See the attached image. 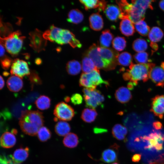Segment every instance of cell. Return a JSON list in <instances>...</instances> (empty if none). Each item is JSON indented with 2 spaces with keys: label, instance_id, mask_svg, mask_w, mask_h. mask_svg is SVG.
<instances>
[{
  "label": "cell",
  "instance_id": "b9f144b4",
  "mask_svg": "<svg viewBox=\"0 0 164 164\" xmlns=\"http://www.w3.org/2000/svg\"><path fill=\"white\" fill-rule=\"evenodd\" d=\"M29 77V80L32 84H41V80L36 71H31Z\"/></svg>",
  "mask_w": 164,
  "mask_h": 164
},
{
  "label": "cell",
  "instance_id": "277c9868",
  "mask_svg": "<svg viewBox=\"0 0 164 164\" xmlns=\"http://www.w3.org/2000/svg\"><path fill=\"white\" fill-rule=\"evenodd\" d=\"M21 35L20 31L17 30L11 33L7 36L1 37V43L12 55H17L22 48L25 37Z\"/></svg>",
  "mask_w": 164,
  "mask_h": 164
},
{
  "label": "cell",
  "instance_id": "60d3db41",
  "mask_svg": "<svg viewBox=\"0 0 164 164\" xmlns=\"http://www.w3.org/2000/svg\"><path fill=\"white\" fill-rule=\"evenodd\" d=\"M135 61L139 64H146L151 62L149 59L148 53L145 52H138L133 56Z\"/></svg>",
  "mask_w": 164,
  "mask_h": 164
},
{
  "label": "cell",
  "instance_id": "ee69618b",
  "mask_svg": "<svg viewBox=\"0 0 164 164\" xmlns=\"http://www.w3.org/2000/svg\"><path fill=\"white\" fill-rule=\"evenodd\" d=\"M1 62L2 68L4 70H7L9 68L12 61L10 58L5 56L1 58Z\"/></svg>",
  "mask_w": 164,
  "mask_h": 164
},
{
  "label": "cell",
  "instance_id": "ba28073f",
  "mask_svg": "<svg viewBox=\"0 0 164 164\" xmlns=\"http://www.w3.org/2000/svg\"><path fill=\"white\" fill-rule=\"evenodd\" d=\"M97 51L107 65L109 70L114 69L117 64V58L119 54L118 53L111 48L98 46Z\"/></svg>",
  "mask_w": 164,
  "mask_h": 164
},
{
  "label": "cell",
  "instance_id": "5b68a950",
  "mask_svg": "<svg viewBox=\"0 0 164 164\" xmlns=\"http://www.w3.org/2000/svg\"><path fill=\"white\" fill-rule=\"evenodd\" d=\"M153 0H133L129 14V19L134 24L144 20L146 10L153 9L152 3Z\"/></svg>",
  "mask_w": 164,
  "mask_h": 164
},
{
  "label": "cell",
  "instance_id": "7c38bea8",
  "mask_svg": "<svg viewBox=\"0 0 164 164\" xmlns=\"http://www.w3.org/2000/svg\"><path fill=\"white\" fill-rule=\"evenodd\" d=\"M10 72L12 75L21 78L26 76H29L31 73L27 63L19 59L12 61Z\"/></svg>",
  "mask_w": 164,
  "mask_h": 164
},
{
  "label": "cell",
  "instance_id": "bcb514c9",
  "mask_svg": "<svg viewBox=\"0 0 164 164\" xmlns=\"http://www.w3.org/2000/svg\"><path fill=\"white\" fill-rule=\"evenodd\" d=\"M141 155L139 154H136L133 155L132 158V162H138L141 159Z\"/></svg>",
  "mask_w": 164,
  "mask_h": 164
},
{
  "label": "cell",
  "instance_id": "52a82bcc",
  "mask_svg": "<svg viewBox=\"0 0 164 164\" xmlns=\"http://www.w3.org/2000/svg\"><path fill=\"white\" fill-rule=\"evenodd\" d=\"M83 92L86 107L94 109L100 106L103 107L104 98L100 91L96 89L84 88Z\"/></svg>",
  "mask_w": 164,
  "mask_h": 164
},
{
  "label": "cell",
  "instance_id": "9f6ffc18",
  "mask_svg": "<svg viewBox=\"0 0 164 164\" xmlns=\"http://www.w3.org/2000/svg\"><path fill=\"white\" fill-rule=\"evenodd\" d=\"M111 164H119V163L117 162H114L113 163H111Z\"/></svg>",
  "mask_w": 164,
  "mask_h": 164
},
{
  "label": "cell",
  "instance_id": "6da1fadb",
  "mask_svg": "<svg viewBox=\"0 0 164 164\" xmlns=\"http://www.w3.org/2000/svg\"><path fill=\"white\" fill-rule=\"evenodd\" d=\"M42 112L38 111L25 110L22 112L19 118V125L22 131L31 136L37 134L39 129L44 124Z\"/></svg>",
  "mask_w": 164,
  "mask_h": 164
},
{
  "label": "cell",
  "instance_id": "5bb4252c",
  "mask_svg": "<svg viewBox=\"0 0 164 164\" xmlns=\"http://www.w3.org/2000/svg\"><path fill=\"white\" fill-rule=\"evenodd\" d=\"M149 78L157 86L162 87L164 86V62L160 66L153 67L149 74Z\"/></svg>",
  "mask_w": 164,
  "mask_h": 164
},
{
  "label": "cell",
  "instance_id": "74e56055",
  "mask_svg": "<svg viewBox=\"0 0 164 164\" xmlns=\"http://www.w3.org/2000/svg\"><path fill=\"white\" fill-rule=\"evenodd\" d=\"M132 47L133 50L138 53L144 52L147 49L148 44L144 39L138 38L134 41Z\"/></svg>",
  "mask_w": 164,
  "mask_h": 164
},
{
  "label": "cell",
  "instance_id": "8fae6325",
  "mask_svg": "<svg viewBox=\"0 0 164 164\" xmlns=\"http://www.w3.org/2000/svg\"><path fill=\"white\" fill-rule=\"evenodd\" d=\"M43 33L37 29L30 32L29 45L35 51L39 52L44 50L46 44V40L44 39Z\"/></svg>",
  "mask_w": 164,
  "mask_h": 164
},
{
  "label": "cell",
  "instance_id": "d6986e66",
  "mask_svg": "<svg viewBox=\"0 0 164 164\" xmlns=\"http://www.w3.org/2000/svg\"><path fill=\"white\" fill-rule=\"evenodd\" d=\"M7 85L11 91L16 92L20 91L23 86V82L21 78L15 75H12L7 80Z\"/></svg>",
  "mask_w": 164,
  "mask_h": 164
},
{
  "label": "cell",
  "instance_id": "f907efd6",
  "mask_svg": "<svg viewBox=\"0 0 164 164\" xmlns=\"http://www.w3.org/2000/svg\"><path fill=\"white\" fill-rule=\"evenodd\" d=\"M5 85V81L2 76H0V90L3 88Z\"/></svg>",
  "mask_w": 164,
  "mask_h": 164
},
{
  "label": "cell",
  "instance_id": "f6af8a7d",
  "mask_svg": "<svg viewBox=\"0 0 164 164\" xmlns=\"http://www.w3.org/2000/svg\"><path fill=\"white\" fill-rule=\"evenodd\" d=\"M148 164H164V154L161 155L160 157L157 159Z\"/></svg>",
  "mask_w": 164,
  "mask_h": 164
},
{
  "label": "cell",
  "instance_id": "ac0fdd59",
  "mask_svg": "<svg viewBox=\"0 0 164 164\" xmlns=\"http://www.w3.org/2000/svg\"><path fill=\"white\" fill-rule=\"evenodd\" d=\"M80 2L87 10L97 8L99 11H104L107 5V2L104 0H80Z\"/></svg>",
  "mask_w": 164,
  "mask_h": 164
},
{
  "label": "cell",
  "instance_id": "7402d4cb",
  "mask_svg": "<svg viewBox=\"0 0 164 164\" xmlns=\"http://www.w3.org/2000/svg\"><path fill=\"white\" fill-rule=\"evenodd\" d=\"M104 12L110 20L116 22L119 19L121 12L119 7L113 4H109L107 5Z\"/></svg>",
  "mask_w": 164,
  "mask_h": 164
},
{
  "label": "cell",
  "instance_id": "44dd1931",
  "mask_svg": "<svg viewBox=\"0 0 164 164\" xmlns=\"http://www.w3.org/2000/svg\"><path fill=\"white\" fill-rule=\"evenodd\" d=\"M133 24L129 19H122L119 25V29L121 33L126 36L133 35L135 32Z\"/></svg>",
  "mask_w": 164,
  "mask_h": 164
},
{
  "label": "cell",
  "instance_id": "9c48e42d",
  "mask_svg": "<svg viewBox=\"0 0 164 164\" xmlns=\"http://www.w3.org/2000/svg\"><path fill=\"white\" fill-rule=\"evenodd\" d=\"M141 139L147 142L145 148L149 150L160 151L163 149L164 141V135L160 133L154 132L148 136H144Z\"/></svg>",
  "mask_w": 164,
  "mask_h": 164
},
{
  "label": "cell",
  "instance_id": "f35d334b",
  "mask_svg": "<svg viewBox=\"0 0 164 164\" xmlns=\"http://www.w3.org/2000/svg\"><path fill=\"white\" fill-rule=\"evenodd\" d=\"M112 45L113 48L116 51L123 50L126 46V41L124 37L117 36L113 40Z\"/></svg>",
  "mask_w": 164,
  "mask_h": 164
},
{
  "label": "cell",
  "instance_id": "2e32d148",
  "mask_svg": "<svg viewBox=\"0 0 164 164\" xmlns=\"http://www.w3.org/2000/svg\"><path fill=\"white\" fill-rule=\"evenodd\" d=\"M119 148V145L115 143L104 150L101 154V160L106 163L116 162L118 160Z\"/></svg>",
  "mask_w": 164,
  "mask_h": 164
},
{
  "label": "cell",
  "instance_id": "d4e9b609",
  "mask_svg": "<svg viewBox=\"0 0 164 164\" xmlns=\"http://www.w3.org/2000/svg\"><path fill=\"white\" fill-rule=\"evenodd\" d=\"M127 133V128L120 124L115 125L112 129V134L113 136L119 140L124 139Z\"/></svg>",
  "mask_w": 164,
  "mask_h": 164
},
{
  "label": "cell",
  "instance_id": "3957f363",
  "mask_svg": "<svg viewBox=\"0 0 164 164\" xmlns=\"http://www.w3.org/2000/svg\"><path fill=\"white\" fill-rule=\"evenodd\" d=\"M43 35L46 40L63 45L70 43L73 33L68 30L59 28L52 25L49 29L43 33Z\"/></svg>",
  "mask_w": 164,
  "mask_h": 164
},
{
  "label": "cell",
  "instance_id": "f5cc1de1",
  "mask_svg": "<svg viewBox=\"0 0 164 164\" xmlns=\"http://www.w3.org/2000/svg\"><path fill=\"white\" fill-rule=\"evenodd\" d=\"M65 101L66 102H69L70 100V98L68 97H66L64 98Z\"/></svg>",
  "mask_w": 164,
  "mask_h": 164
},
{
  "label": "cell",
  "instance_id": "e0dca14e",
  "mask_svg": "<svg viewBox=\"0 0 164 164\" xmlns=\"http://www.w3.org/2000/svg\"><path fill=\"white\" fill-rule=\"evenodd\" d=\"M17 132L15 129H13L11 132H6L4 133L0 138L1 145L5 148H10L15 144L16 140L15 134Z\"/></svg>",
  "mask_w": 164,
  "mask_h": 164
},
{
  "label": "cell",
  "instance_id": "cb8c5ba5",
  "mask_svg": "<svg viewBox=\"0 0 164 164\" xmlns=\"http://www.w3.org/2000/svg\"><path fill=\"white\" fill-rule=\"evenodd\" d=\"M89 22L91 28L94 31H100L103 27V19L98 13L91 15L89 17Z\"/></svg>",
  "mask_w": 164,
  "mask_h": 164
},
{
  "label": "cell",
  "instance_id": "836d02e7",
  "mask_svg": "<svg viewBox=\"0 0 164 164\" xmlns=\"http://www.w3.org/2000/svg\"><path fill=\"white\" fill-rule=\"evenodd\" d=\"M82 70L84 73H89L97 69L92 60L84 55L82 60Z\"/></svg>",
  "mask_w": 164,
  "mask_h": 164
},
{
  "label": "cell",
  "instance_id": "484cf974",
  "mask_svg": "<svg viewBox=\"0 0 164 164\" xmlns=\"http://www.w3.org/2000/svg\"><path fill=\"white\" fill-rule=\"evenodd\" d=\"M116 3L118 5L120 11V15L119 19H123L126 18L129 19V14L132 5L127 1L122 0L117 1Z\"/></svg>",
  "mask_w": 164,
  "mask_h": 164
},
{
  "label": "cell",
  "instance_id": "11a10c76",
  "mask_svg": "<svg viewBox=\"0 0 164 164\" xmlns=\"http://www.w3.org/2000/svg\"><path fill=\"white\" fill-rule=\"evenodd\" d=\"M9 73H8L7 72H4L3 73V74L4 76H7L9 74Z\"/></svg>",
  "mask_w": 164,
  "mask_h": 164
},
{
  "label": "cell",
  "instance_id": "ab89813d",
  "mask_svg": "<svg viewBox=\"0 0 164 164\" xmlns=\"http://www.w3.org/2000/svg\"><path fill=\"white\" fill-rule=\"evenodd\" d=\"M51 135L50 130L45 126L40 128L37 134L39 139L42 142H45L48 140L50 138Z\"/></svg>",
  "mask_w": 164,
  "mask_h": 164
},
{
  "label": "cell",
  "instance_id": "4dcf8cb0",
  "mask_svg": "<svg viewBox=\"0 0 164 164\" xmlns=\"http://www.w3.org/2000/svg\"><path fill=\"white\" fill-rule=\"evenodd\" d=\"M70 129L69 124L64 121L57 122L55 126V132L60 136H66L69 133Z\"/></svg>",
  "mask_w": 164,
  "mask_h": 164
},
{
  "label": "cell",
  "instance_id": "d6a6232c",
  "mask_svg": "<svg viewBox=\"0 0 164 164\" xmlns=\"http://www.w3.org/2000/svg\"><path fill=\"white\" fill-rule=\"evenodd\" d=\"M163 36V33L161 29L157 26L153 27L148 34L149 39L152 43L160 41Z\"/></svg>",
  "mask_w": 164,
  "mask_h": 164
},
{
  "label": "cell",
  "instance_id": "f1b7e54d",
  "mask_svg": "<svg viewBox=\"0 0 164 164\" xmlns=\"http://www.w3.org/2000/svg\"><path fill=\"white\" fill-rule=\"evenodd\" d=\"M113 35L108 29L103 30L100 38V44L101 47L108 48L110 46L113 38Z\"/></svg>",
  "mask_w": 164,
  "mask_h": 164
},
{
  "label": "cell",
  "instance_id": "8d00e7d4",
  "mask_svg": "<svg viewBox=\"0 0 164 164\" xmlns=\"http://www.w3.org/2000/svg\"><path fill=\"white\" fill-rule=\"evenodd\" d=\"M134 26L136 31L141 36H145L149 34L150 27L144 20L138 22Z\"/></svg>",
  "mask_w": 164,
  "mask_h": 164
},
{
  "label": "cell",
  "instance_id": "83f0119b",
  "mask_svg": "<svg viewBox=\"0 0 164 164\" xmlns=\"http://www.w3.org/2000/svg\"><path fill=\"white\" fill-rule=\"evenodd\" d=\"M79 142V138L77 135L73 133H68L65 136L63 140L64 145L70 148L77 147Z\"/></svg>",
  "mask_w": 164,
  "mask_h": 164
},
{
  "label": "cell",
  "instance_id": "4fadbf2b",
  "mask_svg": "<svg viewBox=\"0 0 164 164\" xmlns=\"http://www.w3.org/2000/svg\"><path fill=\"white\" fill-rule=\"evenodd\" d=\"M98 46L95 44L91 46L84 54L91 58L98 69L109 70L108 67L103 60L97 51Z\"/></svg>",
  "mask_w": 164,
  "mask_h": 164
},
{
  "label": "cell",
  "instance_id": "8992f818",
  "mask_svg": "<svg viewBox=\"0 0 164 164\" xmlns=\"http://www.w3.org/2000/svg\"><path fill=\"white\" fill-rule=\"evenodd\" d=\"M79 83L80 87L91 89H95L97 86L102 84H104L107 86L109 85L108 81L102 78L98 69L89 73H82Z\"/></svg>",
  "mask_w": 164,
  "mask_h": 164
},
{
  "label": "cell",
  "instance_id": "681fc988",
  "mask_svg": "<svg viewBox=\"0 0 164 164\" xmlns=\"http://www.w3.org/2000/svg\"><path fill=\"white\" fill-rule=\"evenodd\" d=\"M5 49L4 46L1 43L0 44V57L1 58L4 57L5 54Z\"/></svg>",
  "mask_w": 164,
  "mask_h": 164
},
{
  "label": "cell",
  "instance_id": "c3c4849f",
  "mask_svg": "<svg viewBox=\"0 0 164 164\" xmlns=\"http://www.w3.org/2000/svg\"><path fill=\"white\" fill-rule=\"evenodd\" d=\"M150 45L151 47L153 49V52L158 50V45L156 43L151 42Z\"/></svg>",
  "mask_w": 164,
  "mask_h": 164
},
{
  "label": "cell",
  "instance_id": "ffe728a7",
  "mask_svg": "<svg viewBox=\"0 0 164 164\" xmlns=\"http://www.w3.org/2000/svg\"><path fill=\"white\" fill-rule=\"evenodd\" d=\"M115 96L118 102L123 104L128 102L132 98L129 90L124 87H120L116 90Z\"/></svg>",
  "mask_w": 164,
  "mask_h": 164
},
{
  "label": "cell",
  "instance_id": "db71d44e",
  "mask_svg": "<svg viewBox=\"0 0 164 164\" xmlns=\"http://www.w3.org/2000/svg\"><path fill=\"white\" fill-rule=\"evenodd\" d=\"M39 59H36V64H39L41 63V60H39Z\"/></svg>",
  "mask_w": 164,
  "mask_h": 164
},
{
  "label": "cell",
  "instance_id": "7bdbcfd3",
  "mask_svg": "<svg viewBox=\"0 0 164 164\" xmlns=\"http://www.w3.org/2000/svg\"><path fill=\"white\" fill-rule=\"evenodd\" d=\"M83 99L81 95L78 93L73 94L70 98L71 102L74 105L81 104L83 102Z\"/></svg>",
  "mask_w": 164,
  "mask_h": 164
},
{
  "label": "cell",
  "instance_id": "9a60e30c",
  "mask_svg": "<svg viewBox=\"0 0 164 164\" xmlns=\"http://www.w3.org/2000/svg\"><path fill=\"white\" fill-rule=\"evenodd\" d=\"M150 111L154 115L161 119L164 115V96L157 95L151 100Z\"/></svg>",
  "mask_w": 164,
  "mask_h": 164
},
{
  "label": "cell",
  "instance_id": "d590c367",
  "mask_svg": "<svg viewBox=\"0 0 164 164\" xmlns=\"http://www.w3.org/2000/svg\"><path fill=\"white\" fill-rule=\"evenodd\" d=\"M51 100L48 96L45 95H40L35 101V104L36 107L41 110L49 108L50 105Z\"/></svg>",
  "mask_w": 164,
  "mask_h": 164
},
{
  "label": "cell",
  "instance_id": "603a6c76",
  "mask_svg": "<svg viewBox=\"0 0 164 164\" xmlns=\"http://www.w3.org/2000/svg\"><path fill=\"white\" fill-rule=\"evenodd\" d=\"M29 151V149L27 147H21L17 149L14 152L11 158L13 162L16 163H22L28 158Z\"/></svg>",
  "mask_w": 164,
  "mask_h": 164
},
{
  "label": "cell",
  "instance_id": "30bf717a",
  "mask_svg": "<svg viewBox=\"0 0 164 164\" xmlns=\"http://www.w3.org/2000/svg\"><path fill=\"white\" fill-rule=\"evenodd\" d=\"M53 114L58 119L67 121L72 119L75 112L70 105L63 102H61L55 106Z\"/></svg>",
  "mask_w": 164,
  "mask_h": 164
},
{
  "label": "cell",
  "instance_id": "7a4b0ae2",
  "mask_svg": "<svg viewBox=\"0 0 164 164\" xmlns=\"http://www.w3.org/2000/svg\"><path fill=\"white\" fill-rule=\"evenodd\" d=\"M155 64L152 63L146 64H133L129 66V69L123 75L124 79L129 80L137 85L139 81H147L149 79V74L151 68Z\"/></svg>",
  "mask_w": 164,
  "mask_h": 164
},
{
  "label": "cell",
  "instance_id": "e575fe53",
  "mask_svg": "<svg viewBox=\"0 0 164 164\" xmlns=\"http://www.w3.org/2000/svg\"><path fill=\"white\" fill-rule=\"evenodd\" d=\"M132 56L127 52H124L119 54L117 58V64L125 67L130 66L132 62Z\"/></svg>",
  "mask_w": 164,
  "mask_h": 164
},
{
  "label": "cell",
  "instance_id": "816d5d0a",
  "mask_svg": "<svg viewBox=\"0 0 164 164\" xmlns=\"http://www.w3.org/2000/svg\"><path fill=\"white\" fill-rule=\"evenodd\" d=\"M159 6L160 9L164 12V0L161 1L159 2Z\"/></svg>",
  "mask_w": 164,
  "mask_h": 164
},
{
  "label": "cell",
  "instance_id": "7dc6e473",
  "mask_svg": "<svg viewBox=\"0 0 164 164\" xmlns=\"http://www.w3.org/2000/svg\"><path fill=\"white\" fill-rule=\"evenodd\" d=\"M153 126L155 129L159 130L162 128V125L160 122L159 121H156L153 123Z\"/></svg>",
  "mask_w": 164,
  "mask_h": 164
},
{
  "label": "cell",
  "instance_id": "1f68e13d",
  "mask_svg": "<svg viewBox=\"0 0 164 164\" xmlns=\"http://www.w3.org/2000/svg\"><path fill=\"white\" fill-rule=\"evenodd\" d=\"M97 115V113L94 109L87 108L83 111L81 118L84 121L91 123L94 121Z\"/></svg>",
  "mask_w": 164,
  "mask_h": 164
},
{
  "label": "cell",
  "instance_id": "f546056e",
  "mask_svg": "<svg viewBox=\"0 0 164 164\" xmlns=\"http://www.w3.org/2000/svg\"><path fill=\"white\" fill-rule=\"evenodd\" d=\"M80 63L76 60L69 61L66 64V69L68 73L71 75H76L78 74L81 69Z\"/></svg>",
  "mask_w": 164,
  "mask_h": 164
},
{
  "label": "cell",
  "instance_id": "4316f807",
  "mask_svg": "<svg viewBox=\"0 0 164 164\" xmlns=\"http://www.w3.org/2000/svg\"><path fill=\"white\" fill-rule=\"evenodd\" d=\"M84 16L80 10L77 9L70 11L68 15V22L74 24H78L83 20Z\"/></svg>",
  "mask_w": 164,
  "mask_h": 164
}]
</instances>
